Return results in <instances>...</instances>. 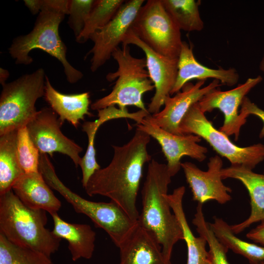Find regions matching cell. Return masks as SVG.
<instances>
[{
  "label": "cell",
  "mask_w": 264,
  "mask_h": 264,
  "mask_svg": "<svg viewBox=\"0 0 264 264\" xmlns=\"http://www.w3.org/2000/svg\"><path fill=\"white\" fill-rule=\"evenodd\" d=\"M199 236L203 237L209 245L208 251L213 264H230L226 256L228 249L221 243L206 222L202 211V205L198 204L192 220Z\"/></svg>",
  "instance_id": "cell-29"
},
{
  "label": "cell",
  "mask_w": 264,
  "mask_h": 264,
  "mask_svg": "<svg viewBox=\"0 0 264 264\" xmlns=\"http://www.w3.org/2000/svg\"><path fill=\"white\" fill-rule=\"evenodd\" d=\"M259 264H264V262H262L259 263Z\"/></svg>",
  "instance_id": "cell-38"
},
{
  "label": "cell",
  "mask_w": 264,
  "mask_h": 264,
  "mask_svg": "<svg viewBox=\"0 0 264 264\" xmlns=\"http://www.w3.org/2000/svg\"><path fill=\"white\" fill-rule=\"evenodd\" d=\"M46 212L28 207L11 190L0 196V233L16 245L50 257L62 239L45 227Z\"/></svg>",
  "instance_id": "cell-4"
},
{
  "label": "cell",
  "mask_w": 264,
  "mask_h": 264,
  "mask_svg": "<svg viewBox=\"0 0 264 264\" xmlns=\"http://www.w3.org/2000/svg\"><path fill=\"white\" fill-rule=\"evenodd\" d=\"M209 225L220 242L228 249L246 258L251 264L264 262V246L244 241L236 236L223 219L214 217Z\"/></svg>",
  "instance_id": "cell-25"
},
{
  "label": "cell",
  "mask_w": 264,
  "mask_h": 264,
  "mask_svg": "<svg viewBox=\"0 0 264 264\" xmlns=\"http://www.w3.org/2000/svg\"><path fill=\"white\" fill-rule=\"evenodd\" d=\"M123 0H94L84 28L76 41L84 43L95 31L105 26L114 17L125 2Z\"/></svg>",
  "instance_id": "cell-27"
},
{
  "label": "cell",
  "mask_w": 264,
  "mask_h": 264,
  "mask_svg": "<svg viewBox=\"0 0 264 264\" xmlns=\"http://www.w3.org/2000/svg\"><path fill=\"white\" fill-rule=\"evenodd\" d=\"M151 136L136 129L125 144L112 145L114 154L110 164L95 171L84 188L90 197L101 195L117 204L133 221L139 213L136 200L144 164L151 161L147 151Z\"/></svg>",
  "instance_id": "cell-1"
},
{
  "label": "cell",
  "mask_w": 264,
  "mask_h": 264,
  "mask_svg": "<svg viewBox=\"0 0 264 264\" xmlns=\"http://www.w3.org/2000/svg\"><path fill=\"white\" fill-rule=\"evenodd\" d=\"M132 44L140 48L146 56V66L150 77L154 83L155 93L148 105V112L153 114L160 111L165 98L170 95L177 78L178 58L164 56L149 47L130 29L122 45Z\"/></svg>",
  "instance_id": "cell-12"
},
{
  "label": "cell",
  "mask_w": 264,
  "mask_h": 264,
  "mask_svg": "<svg viewBox=\"0 0 264 264\" xmlns=\"http://www.w3.org/2000/svg\"><path fill=\"white\" fill-rule=\"evenodd\" d=\"M171 176L167 165L152 159L141 190L142 208L137 222L156 238L164 256L171 260L173 247L183 240L180 225L167 199Z\"/></svg>",
  "instance_id": "cell-2"
},
{
  "label": "cell",
  "mask_w": 264,
  "mask_h": 264,
  "mask_svg": "<svg viewBox=\"0 0 264 264\" xmlns=\"http://www.w3.org/2000/svg\"><path fill=\"white\" fill-rule=\"evenodd\" d=\"M185 192L184 186L175 189L167 195V199L180 225L187 248L186 264H213L206 249V240L202 236L195 237L191 230L184 212L182 200Z\"/></svg>",
  "instance_id": "cell-23"
},
{
  "label": "cell",
  "mask_w": 264,
  "mask_h": 264,
  "mask_svg": "<svg viewBox=\"0 0 264 264\" xmlns=\"http://www.w3.org/2000/svg\"><path fill=\"white\" fill-rule=\"evenodd\" d=\"M222 179L234 178L247 189L250 199L251 213L243 221L230 225L232 232L239 234L251 224L264 220V174L256 173L241 165H231L220 171Z\"/></svg>",
  "instance_id": "cell-19"
},
{
  "label": "cell",
  "mask_w": 264,
  "mask_h": 264,
  "mask_svg": "<svg viewBox=\"0 0 264 264\" xmlns=\"http://www.w3.org/2000/svg\"><path fill=\"white\" fill-rule=\"evenodd\" d=\"M205 80H198L195 84L187 83L182 91L173 96H167L164 101V108L157 113L149 115L150 120L164 131L182 135L179 125L191 107L198 103L205 95L220 86V81L213 80L207 86L202 87Z\"/></svg>",
  "instance_id": "cell-15"
},
{
  "label": "cell",
  "mask_w": 264,
  "mask_h": 264,
  "mask_svg": "<svg viewBox=\"0 0 264 264\" xmlns=\"http://www.w3.org/2000/svg\"><path fill=\"white\" fill-rule=\"evenodd\" d=\"M208 170L203 171L190 162L181 163L186 181L191 189L193 200L203 204L210 200L224 204L231 200L232 189L222 181L223 162L218 155L209 158Z\"/></svg>",
  "instance_id": "cell-16"
},
{
  "label": "cell",
  "mask_w": 264,
  "mask_h": 264,
  "mask_svg": "<svg viewBox=\"0 0 264 264\" xmlns=\"http://www.w3.org/2000/svg\"><path fill=\"white\" fill-rule=\"evenodd\" d=\"M68 0H44L34 27L30 32L14 38L9 53L18 65H28L33 60L29 56L34 49L42 50L62 64L67 81L74 84L83 73L72 66L66 59L67 48L59 33L60 24L68 14Z\"/></svg>",
  "instance_id": "cell-3"
},
{
  "label": "cell",
  "mask_w": 264,
  "mask_h": 264,
  "mask_svg": "<svg viewBox=\"0 0 264 264\" xmlns=\"http://www.w3.org/2000/svg\"><path fill=\"white\" fill-rule=\"evenodd\" d=\"M119 264H172L152 233L137 222L129 236L118 247Z\"/></svg>",
  "instance_id": "cell-18"
},
{
  "label": "cell",
  "mask_w": 264,
  "mask_h": 264,
  "mask_svg": "<svg viewBox=\"0 0 264 264\" xmlns=\"http://www.w3.org/2000/svg\"><path fill=\"white\" fill-rule=\"evenodd\" d=\"M12 190L28 207L43 210L50 215L57 213L62 206L40 172L23 173L13 184Z\"/></svg>",
  "instance_id": "cell-20"
},
{
  "label": "cell",
  "mask_w": 264,
  "mask_h": 264,
  "mask_svg": "<svg viewBox=\"0 0 264 264\" xmlns=\"http://www.w3.org/2000/svg\"><path fill=\"white\" fill-rule=\"evenodd\" d=\"M58 115L51 108L45 107L38 111L26 126L30 137L40 154L52 157L54 153L69 156L76 167L82 158L83 148L62 132L63 125Z\"/></svg>",
  "instance_id": "cell-10"
},
{
  "label": "cell",
  "mask_w": 264,
  "mask_h": 264,
  "mask_svg": "<svg viewBox=\"0 0 264 264\" xmlns=\"http://www.w3.org/2000/svg\"><path fill=\"white\" fill-rule=\"evenodd\" d=\"M149 115L136 123V129L148 133L160 144L172 177L181 168L180 160L183 156H188L199 162L205 159L208 150L198 144L201 140L200 137L193 134L178 135L166 132L153 123Z\"/></svg>",
  "instance_id": "cell-13"
},
{
  "label": "cell",
  "mask_w": 264,
  "mask_h": 264,
  "mask_svg": "<svg viewBox=\"0 0 264 264\" xmlns=\"http://www.w3.org/2000/svg\"><path fill=\"white\" fill-rule=\"evenodd\" d=\"M9 76V71L3 68L0 69V83L2 86L6 84V81Z\"/></svg>",
  "instance_id": "cell-36"
},
{
  "label": "cell",
  "mask_w": 264,
  "mask_h": 264,
  "mask_svg": "<svg viewBox=\"0 0 264 264\" xmlns=\"http://www.w3.org/2000/svg\"><path fill=\"white\" fill-rule=\"evenodd\" d=\"M239 77L234 68L214 69L201 64L194 55L192 45L183 41L178 58L177 78L170 95L179 92L186 84L193 79L206 80L213 78L222 85L231 87L238 83Z\"/></svg>",
  "instance_id": "cell-17"
},
{
  "label": "cell",
  "mask_w": 264,
  "mask_h": 264,
  "mask_svg": "<svg viewBox=\"0 0 264 264\" xmlns=\"http://www.w3.org/2000/svg\"><path fill=\"white\" fill-rule=\"evenodd\" d=\"M182 135H197L207 141L220 155L226 158L231 165H241L252 170L264 159V145L255 144L239 147L224 132L217 130L200 109L198 103L193 105L179 125Z\"/></svg>",
  "instance_id": "cell-8"
},
{
  "label": "cell",
  "mask_w": 264,
  "mask_h": 264,
  "mask_svg": "<svg viewBox=\"0 0 264 264\" xmlns=\"http://www.w3.org/2000/svg\"><path fill=\"white\" fill-rule=\"evenodd\" d=\"M42 68L2 85L0 96V135L25 127L36 115V101L44 96Z\"/></svg>",
  "instance_id": "cell-7"
},
{
  "label": "cell",
  "mask_w": 264,
  "mask_h": 264,
  "mask_svg": "<svg viewBox=\"0 0 264 264\" xmlns=\"http://www.w3.org/2000/svg\"><path fill=\"white\" fill-rule=\"evenodd\" d=\"M166 10L180 29L185 31H200L204 28L199 5L200 0H161Z\"/></svg>",
  "instance_id": "cell-26"
},
{
  "label": "cell",
  "mask_w": 264,
  "mask_h": 264,
  "mask_svg": "<svg viewBox=\"0 0 264 264\" xmlns=\"http://www.w3.org/2000/svg\"><path fill=\"white\" fill-rule=\"evenodd\" d=\"M262 80L263 78L258 75L248 78L244 83L230 90L214 89L198 102L199 107L204 113L215 109H219L224 116L223 124L219 130L228 136L234 135L237 140L241 128L246 122L240 117L239 108L246 95Z\"/></svg>",
  "instance_id": "cell-14"
},
{
  "label": "cell",
  "mask_w": 264,
  "mask_h": 264,
  "mask_svg": "<svg viewBox=\"0 0 264 264\" xmlns=\"http://www.w3.org/2000/svg\"><path fill=\"white\" fill-rule=\"evenodd\" d=\"M241 107L239 114L242 119L246 120L249 115H254L262 120L264 125L259 135L261 138L264 137V110L259 108L246 96L243 98Z\"/></svg>",
  "instance_id": "cell-33"
},
{
  "label": "cell",
  "mask_w": 264,
  "mask_h": 264,
  "mask_svg": "<svg viewBox=\"0 0 264 264\" xmlns=\"http://www.w3.org/2000/svg\"><path fill=\"white\" fill-rule=\"evenodd\" d=\"M18 130L0 135V196L12 190L13 184L23 173L18 158Z\"/></svg>",
  "instance_id": "cell-24"
},
{
  "label": "cell",
  "mask_w": 264,
  "mask_h": 264,
  "mask_svg": "<svg viewBox=\"0 0 264 264\" xmlns=\"http://www.w3.org/2000/svg\"><path fill=\"white\" fill-rule=\"evenodd\" d=\"M0 264H53L49 257L16 245L0 233Z\"/></svg>",
  "instance_id": "cell-28"
},
{
  "label": "cell",
  "mask_w": 264,
  "mask_h": 264,
  "mask_svg": "<svg viewBox=\"0 0 264 264\" xmlns=\"http://www.w3.org/2000/svg\"><path fill=\"white\" fill-rule=\"evenodd\" d=\"M53 222L52 233L68 242L72 261L90 259L95 248L96 233L87 224L72 223L64 220L58 213L51 215Z\"/></svg>",
  "instance_id": "cell-21"
},
{
  "label": "cell",
  "mask_w": 264,
  "mask_h": 264,
  "mask_svg": "<svg viewBox=\"0 0 264 264\" xmlns=\"http://www.w3.org/2000/svg\"><path fill=\"white\" fill-rule=\"evenodd\" d=\"M94 2V0H69L68 24L76 38L83 31Z\"/></svg>",
  "instance_id": "cell-32"
},
{
  "label": "cell",
  "mask_w": 264,
  "mask_h": 264,
  "mask_svg": "<svg viewBox=\"0 0 264 264\" xmlns=\"http://www.w3.org/2000/svg\"><path fill=\"white\" fill-rule=\"evenodd\" d=\"M111 56L117 62L118 68L109 73L106 79L109 82L116 79L115 84L110 93L91 104V109L99 110L116 105L122 110H127L128 106L148 110L142 97L153 90L154 86L147 68L146 58L132 56L129 45L118 47Z\"/></svg>",
  "instance_id": "cell-6"
},
{
  "label": "cell",
  "mask_w": 264,
  "mask_h": 264,
  "mask_svg": "<svg viewBox=\"0 0 264 264\" xmlns=\"http://www.w3.org/2000/svg\"><path fill=\"white\" fill-rule=\"evenodd\" d=\"M259 69L264 73V54L263 56L262 59L259 64Z\"/></svg>",
  "instance_id": "cell-37"
},
{
  "label": "cell",
  "mask_w": 264,
  "mask_h": 264,
  "mask_svg": "<svg viewBox=\"0 0 264 264\" xmlns=\"http://www.w3.org/2000/svg\"><path fill=\"white\" fill-rule=\"evenodd\" d=\"M17 152L20 165L24 173L40 172V153L31 139L26 126L18 130Z\"/></svg>",
  "instance_id": "cell-30"
},
{
  "label": "cell",
  "mask_w": 264,
  "mask_h": 264,
  "mask_svg": "<svg viewBox=\"0 0 264 264\" xmlns=\"http://www.w3.org/2000/svg\"><path fill=\"white\" fill-rule=\"evenodd\" d=\"M39 170L50 187L59 192L75 211L86 215L105 230L116 247L129 236L137 221L132 220L115 202H95L83 198L67 187L57 176L48 155H41Z\"/></svg>",
  "instance_id": "cell-5"
},
{
  "label": "cell",
  "mask_w": 264,
  "mask_h": 264,
  "mask_svg": "<svg viewBox=\"0 0 264 264\" xmlns=\"http://www.w3.org/2000/svg\"><path fill=\"white\" fill-rule=\"evenodd\" d=\"M133 33L156 52L178 58L183 41L180 30L161 0H148L138 11L131 28Z\"/></svg>",
  "instance_id": "cell-9"
},
{
  "label": "cell",
  "mask_w": 264,
  "mask_h": 264,
  "mask_svg": "<svg viewBox=\"0 0 264 264\" xmlns=\"http://www.w3.org/2000/svg\"><path fill=\"white\" fill-rule=\"evenodd\" d=\"M44 0H24L25 5L33 15L39 14L44 4Z\"/></svg>",
  "instance_id": "cell-35"
},
{
  "label": "cell",
  "mask_w": 264,
  "mask_h": 264,
  "mask_svg": "<svg viewBox=\"0 0 264 264\" xmlns=\"http://www.w3.org/2000/svg\"><path fill=\"white\" fill-rule=\"evenodd\" d=\"M102 124L97 119L92 122H86L83 126V131L88 137V145L86 152L82 158L79 166L82 172V183L85 188L90 177L97 170L100 169L96 158V151L94 148V138L98 128Z\"/></svg>",
  "instance_id": "cell-31"
},
{
  "label": "cell",
  "mask_w": 264,
  "mask_h": 264,
  "mask_svg": "<svg viewBox=\"0 0 264 264\" xmlns=\"http://www.w3.org/2000/svg\"><path fill=\"white\" fill-rule=\"evenodd\" d=\"M44 97L63 123L67 121L77 128L80 121L84 120L85 115L93 116L89 111V92L62 93L53 88L46 75Z\"/></svg>",
  "instance_id": "cell-22"
},
{
  "label": "cell",
  "mask_w": 264,
  "mask_h": 264,
  "mask_svg": "<svg viewBox=\"0 0 264 264\" xmlns=\"http://www.w3.org/2000/svg\"><path fill=\"white\" fill-rule=\"evenodd\" d=\"M145 0L125 1L114 17L105 26L93 33L89 37L93 42L87 56L92 54L90 70L95 72L104 65L119 47L131 29L137 14Z\"/></svg>",
  "instance_id": "cell-11"
},
{
  "label": "cell",
  "mask_w": 264,
  "mask_h": 264,
  "mask_svg": "<svg viewBox=\"0 0 264 264\" xmlns=\"http://www.w3.org/2000/svg\"><path fill=\"white\" fill-rule=\"evenodd\" d=\"M246 237L254 242L264 246V220L248 232Z\"/></svg>",
  "instance_id": "cell-34"
}]
</instances>
